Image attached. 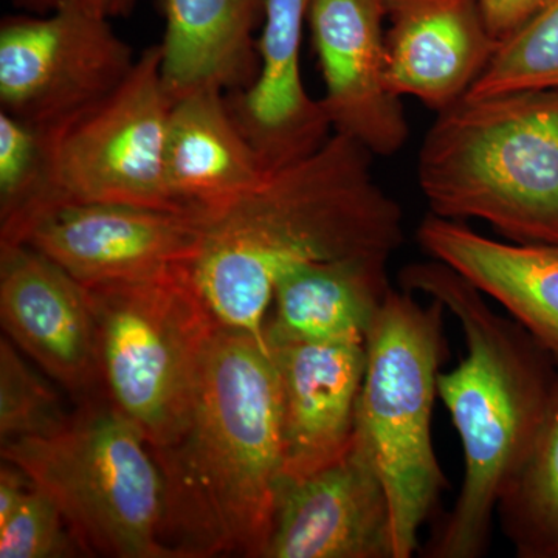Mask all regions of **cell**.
<instances>
[{"label": "cell", "instance_id": "cell-13", "mask_svg": "<svg viewBox=\"0 0 558 558\" xmlns=\"http://www.w3.org/2000/svg\"><path fill=\"white\" fill-rule=\"evenodd\" d=\"M0 322L11 343L80 402L101 384L86 288L25 244L0 245Z\"/></svg>", "mask_w": 558, "mask_h": 558}, {"label": "cell", "instance_id": "cell-25", "mask_svg": "<svg viewBox=\"0 0 558 558\" xmlns=\"http://www.w3.org/2000/svg\"><path fill=\"white\" fill-rule=\"evenodd\" d=\"M83 554L53 499L32 483L20 508L0 524V558H62Z\"/></svg>", "mask_w": 558, "mask_h": 558}, {"label": "cell", "instance_id": "cell-24", "mask_svg": "<svg viewBox=\"0 0 558 558\" xmlns=\"http://www.w3.org/2000/svg\"><path fill=\"white\" fill-rule=\"evenodd\" d=\"M73 413L60 395L17 352L10 339L0 341V439L2 444L47 438L68 427Z\"/></svg>", "mask_w": 558, "mask_h": 558}, {"label": "cell", "instance_id": "cell-2", "mask_svg": "<svg viewBox=\"0 0 558 558\" xmlns=\"http://www.w3.org/2000/svg\"><path fill=\"white\" fill-rule=\"evenodd\" d=\"M170 558H264L284 476L281 392L266 341L220 326L185 427L153 449Z\"/></svg>", "mask_w": 558, "mask_h": 558}, {"label": "cell", "instance_id": "cell-19", "mask_svg": "<svg viewBox=\"0 0 558 558\" xmlns=\"http://www.w3.org/2000/svg\"><path fill=\"white\" fill-rule=\"evenodd\" d=\"M266 0H163L161 78L172 101L202 89H247L259 70Z\"/></svg>", "mask_w": 558, "mask_h": 558}, {"label": "cell", "instance_id": "cell-14", "mask_svg": "<svg viewBox=\"0 0 558 558\" xmlns=\"http://www.w3.org/2000/svg\"><path fill=\"white\" fill-rule=\"evenodd\" d=\"M281 392L284 478L300 480L351 449L366 341H266Z\"/></svg>", "mask_w": 558, "mask_h": 558}, {"label": "cell", "instance_id": "cell-15", "mask_svg": "<svg viewBox=\"0 0 558 558\" xmlns=\"http://www.w3.org/2000/svg\"><path fill=\"white\" fill-rule=\"evenodd\" d=\"M385 80L396 97L449 108L483 75L499 44L480 0H384Z\"/></svg>", "mask_w": 558, "mask_h": 558}, {"label": "cell", "instance_id": "cell-6", "mask_svg": "<svg viewBox=\"0 0 558 558\" xmlns=\"http://www.w3.org/2000/svg\"><path fill=\"white\" fill-rule=\"evenodd\" d=\"M108 400L148 440L168 446L185 427L220 323L190 264L84 286Z\"/></svg>", "mask_w": 558, "mask_h": 558}, {"label": "cell", "instance_id": "cell-10", "mask_svg": "<svg viewBox=\"0 0 558 558\" xmlns=\"http://www.w3.org/2000/svg\"><path fill=\"white\" fill-rule=\"evenodd\" d=\"M204 216L121 204L58 205L17 244L38 250L83 286L124 281L193 263Z\"/></svg>", "mask_w": 558, "mask_h": 558}, {"label": "cell", "instance_id": "cell-4", "mask_svg": "<svg viewBox=\"0 0 558 558\" xmlns=\"http://www.w3.org/2000/svg\"><path fill=\"white\" fill-rule=\"evenodd\" d=\"M417 182L432 215L483 220L517 244L558 245V89L462 97L440 110Z\"/></svg>", "mask_w": 558, "mask_h": 558}, {"label": "cell", "instance_id": "cell-5", "mask_svg": "<svg viewBox=\"0 0 558 558\" xmlns=\"http://www.w3.org/2000/svg\"><path fill=\"white\" fill-rule=\"evenodd\" d=\"M446 307L389 290L366 337V369L355 435L376 462L391 506L396 558L418 549L447 478L433 446V407L447 359Z\"/></svg>", "mask_w": 558, "mask_h": 558}, {"label": "cell", "instance_id": "cell-12", "mask_svg": "<svg viewBox=\"0 0 558 558\" xmlns=\"http://www.w3.org/2000/svg\"><path fill=\"white\" fill-rule=\"evenodd\" d=\"M312 44L322 70L323 108L332 132L374 156L391 157L410 138L402 98L388 90L384 0H312Z\"/></svg>", "mask_w": 558, "mask_h": 558}, {"label": "cell", "instance_id": "cell-8", "mask_svg": "<svg viewBox=\"0 0 558 558\" xmlns=\"http://www.w3.org/2000/svg\"><path fill=\"white\" fill-rule=\"evenodd\" d=\"M138 54L110 20L75 2L0 24V110L61 132L108 100Z\"/></svg>", "mask_w": 558, "mask_h": 558}, {"label": "cell", "instance_id": "cell-11", "mask_svg": "<svg viewBox=\"0 0 558 558\" xmlns=\"http://www.w3.org/2000/svg\"><path fill=\"white\" fill-rule=\"evenodd\" d=\"M264 558H396L387 487L357 435L328 468L282 476Z\"/></svg>", "mask_w": 558, "mask_h": 558}, {"label": "cell", "instance_id": "cell-26", "mask_svg": "<svg viewBox=\"0 0 558 558\" xmlns=\"http://www.w3.org/2000/svg\"><path fill=\"white\" fill-rule=\"evenodd\" d=\"M488 31L498 44L510 38L532 16L538 13L548 0H480Z\"/></svg>", "mask_w": 558, "mask_h": 558}, {"label": "cell", "instance_id": "cell-1", "mask_svg": "<svg viewBox=\"0 0 558 558\" xmlns=\"http://www.w3.org/2000/svg\"><path fill=\"white\" fill-rule=\"evenodd\" d=\"M374 157L332 132L311 156L205 216L190 267L220 325L266 341L275 286L286 274L398 252L405 241L402 208L377 183Z\"/></svg>", "mask_w": 558, "mask_h": 558}, {"label": "cell", "instance_id": "cell-23", "mask_svg": "<svg viewBox=\"0 0 558 558\" xmlns=\"http://www.w3.org/2000/svg\"><path fill=\"white\" fill-rule=\"evenodd\" d=\"M524 89H558V0L499 44L483 75L464 95L492 97Z\"/></svg>", "mask_w": 558, "mask_h": 558}, {"label": "cell", "instance_id": "cell-21", "mask_svg": "<svg viewBox=\"0 0 558 558\" xmlns=\"http://www.w3.org/2000/svg\"><path fill=\"white\" fill-rule=\"evenodd\" d=\"M497 520L519 558H558V374L534 446L498 501Z\"/></svg>", "mask_w": 558, "mask_h": 558}, {"label": "cell", "instance_id": "cell-28", "mask_svg": "<svg viewBox=\"0 0 558 558\" xmlns=\"http://www.w3.org/2000/svg\"><path fill=\"white\" fill-rule=\"evenodd\" d=\"M32 481L16 465L3 461L0 469V524L13 515L14 510L20 508L22 499L31 490Z\"/></svg>", "mask_w": 558, "mask_h": 558}, {"label": "cell", "instance_id": "cell-20", "mask_svg": "<svg viewBox=\"0 0 558 558\" xmlns=\"http://www.w3.org/2000/svg\"><path fill=\"white\" fill-rule=\"evenodd\" d=\"M387 256L325 260L289 271L275 286L266 341L365 343L389 284Z\"/></svg>", "mask_w": 558, "mask_h": 558}, {"label": "cell", "instance_id": "cell-9", "mask_svg": "<svg viewBox=\"0 0 558 558\" xmlns=\"http://www.w3.org/2000/svg\"><path fill=\"white\" fill-rule=\"evenodd\" d=\"M172 100L161 78L160 44L138 54L108 100L58 134L62 201L172 207L165 183V143Z\"/></svg>", "mask_w": 558, "mask_h": 558}, {"label": "cell", "instance_id": "cell-22", "mask_svg": "<svg viewBox=\"0 0 558 558\" xmlns=\"http://www.w3.org/2000/svg\"><path fill=\"white\" fill-rule=\"evenodd\" d=\"M58 134L0 110V245L17 244L39 216L64 204Z\"/></svg>", "mask_w": 558, "mask_h": 558}, {"label": "cell", "instance_id": "cell-16", "mask_svg": "<svg viewBox=\"0 0 558 558\" xmlns=\"http://www.w3.org/2000/svg\"><path fill=\"white\" fill-rule=\"evenodd\" d=\"M311 3L266 0L258 75L247 89L227 98L267 174L311 156L332 135L322 100L307 94L301 76V43Z\"/></svg>", "mask_w": 558, "mask_h": 558}, {"label": "cell", "instance_id": "cell-18", "mask_svg": "<svg viewBox=\"0 0 558 558\" xmlns=\"http://www.w3.org/2000/svg\"><path fill=\"white\" fill-rule=\"evenodd\" d=\"M266 175L222 90L202 89L172 101L165 183L174 209L205 218L240 199Z\"/></svg>", "mask_w": 558, "mask_h": 558}, {"label": "cell", "instance_id": "cell-17", "mask_svg": "<svg viewBox=\"0 0 558 558\" xmlns=\"http://www.w3.org/2000/svg\"><path fill=\"white\" fill-rule=\"evenodd\" d=\"M416 238L429 258L497 301L558 360V245L490 240L432 213L418 223Z\"/></svg>", "mask_w": 558, "mask_h": 558}, {"label": "cell", "instance_id": "cell-27", "mask_svg": "<svg viewBox=\"0 0 558 558\" xmlns=\"http://www.w3.org/2000/svg\"><path fill=\"white\" fill-rule=\"evenodd\" d=\"M62 2L78 3L92 13L100 14L106 20L112 21L116 17L130 16L137 0H16L17 5L39 14L50 13Z\"/></svg>", "mask_w": 558, "mask_h": 558}, {"label": "cell", "instance_id": "cell-7", "mask_svg": "<svg viewBox=\"0 0 558 558\" xmlns=\"http://www.w3.org/2000/svg\"><path fill=\"white\" fill-rule=\"evenodd\" d=\"M80 403L57 435L2 444L3 461L53 499L83 553L170 558L159 538L163 487L148 440L109 400Z\"/></svg>", "mask_w": 558, "mask_h": 558}, {"label": "cell", "instance_id": "cell-3", "mask_svg": "<svg viewBox=\"0 0 558 558\" xmlns=\"http://www.w3.org/2000/svg\"><path fill=\"white\" fill-rule=\"evenodd\" d=\"M399 284L439 301L465 341V357L438 379L439 398L461 439L464 478L424 556L480 558L490 546L499 498L537 438L558 371L519 322L492 310L487 296L447 264H409Z\"/></svg>", "mask_w": 558, "mask_h": 558}]
</instances>
